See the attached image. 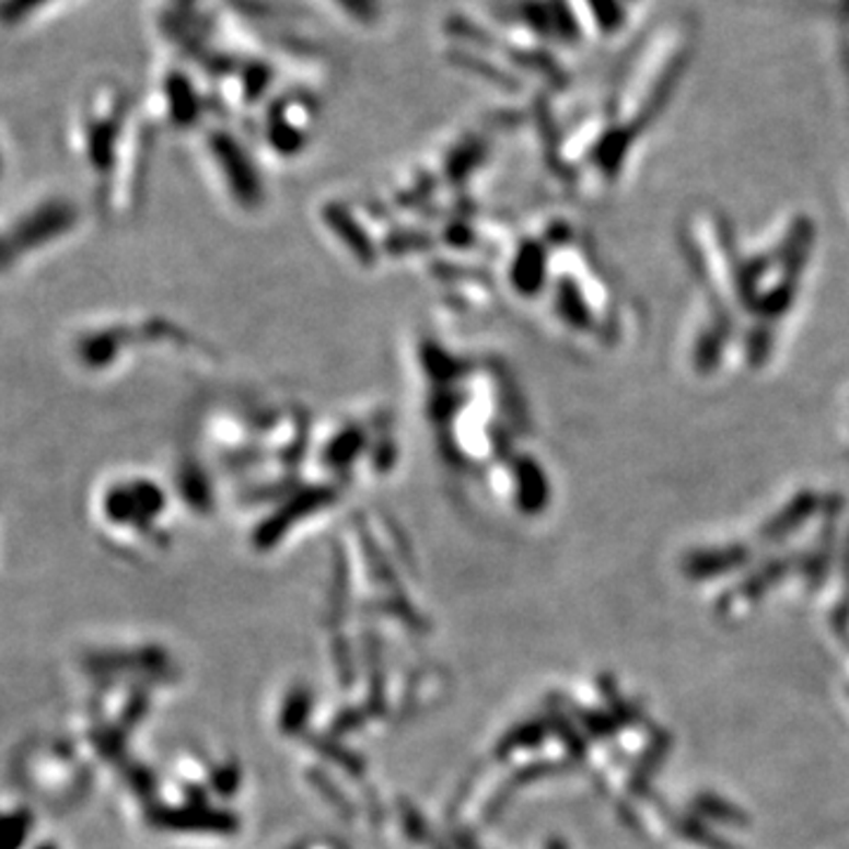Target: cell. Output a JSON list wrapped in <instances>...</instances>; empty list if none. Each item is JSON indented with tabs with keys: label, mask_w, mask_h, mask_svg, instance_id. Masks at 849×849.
<instances>
[{
	"label": "cell",
	"mask_w": 849,
	"mask_h": 849,
	"mask_svg": "<svg viewBox=\"0 0 849 849\" xmlns=\"http://www.w3.org/2000/svg\"><path fill=\"white\" fill-rule=\"evenodd\" d=\"M71 222L73 210L62 199H43L22 208L0 226V277L12 275L26 257L57 244Z\"/></svg>",
	"instance_id": "cell-1"
},
{
	"label": "cell",
	"mask_w": 849,
	"mask_h": 849,
	"mask_svg": "<svg viewBox=\"0 0 849 849\" xmlns=\"http://www.w3.org/2000/svg\"><path fill=\"white\" fill-rule=\"evenodd\" d=\"M647 0H573L588 40H618L642 18Z\"/></svg>",
	"instance_id": "cell-2"
},
{
	"label": "cell",
	"mask_w": 849,
	"mask_h": 849,
	"mask_svg": "<svg viewBox=\"0 0 849 849\" xmlns=\"http://www.w3.org/2000/svg\"><path fill=\"white\" fill-rule=\"evenodd\" d=\"M328 20L342 26L345 32L373 36L383 32L389 20V8L385 0H312Z\"/></svg>",
	"instance_id": "cell-3"
},
{
	"label": "cell",
	"mask_w": 849,
	"mask_h": 849,
	"mask_svg": "<svg viewBox=\"0 0 849 849\" xmlns=\"http://www.w3.org/2000/svg\"><path fill=\"white\" fill-rule=\"evenodd\" d=\"M69 0H0V26L18 28L26 22H34L32 18H40L43 12L53 8H59Z\"/></svg>",
	"instance_id": "cell-4"
},
{
	"label": "cell",
	"mask_w": 849,
	"mask_h": 849,
	"mask_svg": "<svg viewBox=\"0 0 849 849\" xmlns=\"http://www.w3.org/2000/svg\"><path fill=\"white\" fill-rule=\"evenodd\" d=\"M694 805H696V810H701L703 814L718 818V822H722V824H746L748 822V818L741 814V810L732 807L730 802H724L720 798L701 795V798H696Z\"/></svg>",
	"instance_id": "cell-5"
},
{
	"label": "cell",
	"mask_w": 849,
	"mask_h": 849,
	"mask_svg": "<svg viewBox=\"0 0 849 849\" xmlns=\"http://www.w3.org/2000/svg\"><path fill=\"white\" fill-rule=\"evenodd\" d=\"M673 824H675V828H679L677 833H682V836L689 838V840H694V842H701V845H706V847H710V849H730V845L722 842L718 836H710V833H706V828L696 824L694 818L677 816Z\"/></svg>",
	"instance_id": "cell-6"
},
{
	"label": "cell",
	"mask_w": 849,
	"mask_h": 849,
	"mask_svg": "<svg viewBox=\"0 0 849 849\" xmlns=\"http://www.w3.org/2000/svg\"><path fill=\"white\" fill-rule=\"evenodd\" d=\"M5 173H8V159H5V147L0 142V182H3Z\"/></svg>",
	"instance_id": "cell-7"
}]
</instances>
